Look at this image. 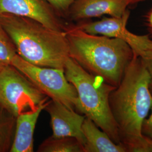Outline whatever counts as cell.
Listing matches in <instances>:
<instances>
[{
    "label": "cell",
    "mask_w": 152,
    "mask_h": 152,
    "mask_svg": "<svg viewBox=\"0 0 152 152\" xmlns=\"http://www.w3.org/2000/svg\"><path fill=\"white\" fill-rule=\"evenodd\" d=\"M151 78L141 58L134 55L109 102L117 126L120 144L127 152H152L142 126L152 108Z\"/></svg>",
    "instance_id": "6da1fadb"
},
{
    "label": "cell",
    "mask_w": 152,
    "mask_h": 152,
    "mask_svg": "<svg viewBox=\"0 0 152 152\" xmlns=\"http://www.w3.org/2000/svg\"><path fill=\"white\" fill-rule=\"evenodd\" d=\"M69 57L90 73L117 87L134 53L119 38L86 32L76 26L65 28Z\"/></svg>",
    "instance_id": "7a4b0ae2"
},
{
    "label": "cell",
    "mask_w": 152,
    "mask_h": 152,
    "mask_svg": "<svg viewBox=\"0 0 152 152\" xmlns=\"http://www.w3.org/2000/svg\"><path fill=\"white\" fill-rule=\"evenodd\" d=\"M0 20L17 53L34 65L64 69L69 57L64 31L45 26L26 17L0 14Z\"/></svg>",
    "instance_id": "3957f363"
},
{
    "label": "cell",
    "mask_w": 152,
    "mask_h": 152,
    "mask_svg": "<svg viewBox=\"0 0 152 152\" xmlns=\"http://www.w3.org/2000/svg\"><path fill=\"white\" fill-rule=\"evenodd\" d=\"M64 70L66 79L76 88L78 113L92 120L114 142L121 145L109 102V95L116 87L90 73L70 57L66 61Z\"/></svg>",
    "instance_id": "277c9868"
},
{
    "label": "cell",
    "mask_w": 152,
    "mask_h": 152,
    "mask_svg": "<svg viewBox=\"0 0 152 152\" xmlns=\"http://www.w3.org/2000/svg\"><path fill=\"white\" fill-rule=\"evenodd\" d=\"M50 98L13 65L0 70V105L15 117L34 111Z\"/></svg>",
    "instance_id": "5b68a950"
},
{
    "label": "cell",
    "mask_w": 152,
    "mask_h": 152,
    "mask_svg": "<svg viewBox=\"0 0 152 152\" xmlns=\"http://www.w3.org/2000/svg\"><path fill=\"white\" fill-rule=\"evenodd\" d=\"M52 100L78 112L79 100L76 88L65 77L64 69L34 65L18 54L11 63Z\"/></svg>",
    "instance_id": "8992f818"
},
{
    "label": "cell",
    "mask_w": 152,
    "mask_h": 152,
    "mask_svg": "<svg viewBox=\"0 0 152 152\" xmlns=\"http://www.w3.org/2000/svg\"><path fill=\"white\" fill-rule=\"evenodd\" d=\"M130 12L121 17L105 18L98 21L83 23L76 27L86 32L119 38L127 44L134 54L145 60L152 58V40L147 35H137L127 28Z\"/></svg>",
    "instance_id": "52a82bcc"
},
{
    "label": "cell",
    "mask_w": 152,
    "mask_h": 152,
    "mask_svg": "<svg viewBox=\"0 0 152 152\" xmlns=\"http://www.w3.org/2000/svg\"><path fill=\"white\" fill-rule=\"evenodd\" d=\"M26 17L59 31L65 28L57 12L45 0H0V14Z\"/></svg>",
    "instance_id": "ba28073f"
},
{
    "label": "cell",
    "mask_w": 152,
    "mask_h": 152,
    "mask_svg": "<svg viewBox=\"0 0 152 152\" xmlns=\"http://www.w3.org/2000/svg\"><path fill=\"white\" fill-rule=\"evenodd\" d=\"M50 115L53 130L52 136L55 137H71L82 144L85 137L82 127L86 116L66 107L58 101L50 99L44 109Z\"/></svg>",
    "instance_id": "9c48e42d"
},
{
    "label": "cell",
    "mask_w": 152,
    "mask_h": 152,
    "mask_svg": "<svg viewBox=\"0 0 152 152\" xmlns=\"http://www.w3.org/2000/svg\"><path fill=\"white\" fill-rule=\"evenodd\" d=\"M126 0H76L67 14L73 20H82L103 15L121 17L128 11Z\"/></svg>",
    "instance_id": "30bf717a"
},
{
    "label": "cell",
    "mask_w": 152,
    "mask_h": 152,
    "mask_svg": "<svg viewBox=\"0 0 152 152\" xmlns=\"http://www.w3.org/2000/svg\"><path fill=\"white\" fill-rule=\"evenodd\" d=\"M47 103L37 110L16 117V128L13 143L10 152H33L34 132L41 112Z\"/></svg>",
    "instance_id": "8fae6325"
},
{
    "label": "cell",
    "mask_w": 152,
    "mask_h": 152,
    "mask_svg": "<svg viewBox=\"0 0 152 152\" xmlns=\"http://www.w3.org/2000/svg\"><path fill=\"white\" fill-rule=\"evenodd\" d=\"M82 132L85 137L84 152H127L125 147L117 144L92 120L86 117Z\"/></svg>",
    "instance_id": "7c38bea8"
},
{
    "label": "cell",
    "mask_w": 152,
    "mask_h": 152,
    "mask_svg": "<svg viewBox=\"0 0 152 152\" xmlns=\"http://www.w3.org/2000/svg\"><path fill=\"white\" fill-rule=\"evenodd\" d=\"M16 117L0 105V152L10 151L16 128Z\"/></svg>",
    "instance_id": "4fadbf2b"
},
{
    "label": "cell",
    "mask_w": 152,
    "mask_h": 152,
    "mask_svg": "<svg viewBox=\"0 0 152 152\" xmlns=\"http://www.w3.org/2000/svg\"><path fill=\"white\" fill-rule=\"evenodd\" d=\"M38 152H84L81 144L71 137H55L51 136L39 146Z\"/></svg>",
    "instance_id": "5bb4252c"
},
{
    "label": "cell",
    "mask_w": 152,
    "mask_h": 152,
    "mask_svg": "<svg viewBox=\"0 0 152 152\" xmlns=\"http://www.w3.org/2000/svg\"><path fill=\"white\" fill-rule=\"evenodd\" d=\"M17 55L16 48L0 20V65H11Z\"/></svg>",
    "instance_id": "9a60e30c"
},
{
    "label": "cell",
    "mask_w": 152,
    "mask_h": 152,
    "mask_svg": "<svg viewBox=\"0 0 152 152\" xmlns=\"http://www.w3.org/2000/svg\"><path fill=\"white\" fill-rule=\"evenodd\" d=\"M57 12L67 13L76 0H45Z\"/></svg>",
    "instance_id": "2e32d148"
},
{
    "label": "cell",
    "mask_w": 152,
    "mask_h": 152,
    "mask_svg": "<svg viewBox=\"0 0 152 152\" xmlns=\"http://www.w3.org/2000/svg\"><path fill=\"white\" fill-rule=\"evenodd\" d=\"M150 115L145 119L142 126V134L144 137L152 144V108Z\"/></svg>",
    "instance_id": "e0dca14e"
},
{
    "label": "cell",
    "mask_w": 152,
    "mask_h": 152,
    "mask_svg": "<svg viewBox=\"0 0 152 152\" xmlns=\"http://www.w3.org/2000/svg\"><path fill=\"white\" fill-rule=\"evenodd\" d=\"M145 65L147 67V70L149 72L150 78H151V84H150V88L151 91H152V58L143 60Z\"/></svg>",
    "instance_id": "ac0fdd59"
},
{
    "label": "cell",
    "mask_w": 152,
    "mask_h": 152,
    "mask_svg": "<svg viewBox=\"0 0 152 152\" xmlns=\"http://www.w3.org/2000/svg\"><path fill=\"white\" fill-rule=\"evenodd\" d=\"M148 23L150 26V27L152 29V10L149 12V13L148 14Z\"/></svg>",
    "instance_id": "d6986e66"
},
{
    "label": "cell",
    "mask_w": 152,
    "mask_h": 152,
    "mask_svg": "<svg viewBox=\"0 0 152 152\" xmlns=\"http://www.w3.org/2000/svg\"><path fill=\"white\" fill-rule=\"evenodd\" d=\"M126 1H127V2L129 3V4L130 5H131V4H136V3H138V2H143V1H149V0H126Z\"/></svg>",
    "instance_id": "ffe728a7"
},
{
    "label": "cell",
    "mask_w": 152,
    "mask_h": 152,
    "mask_svg": "<svg viewBox=\"0 0 152 152\" xmlns=\"http://www.w3.org/2000/svg\"><path fill=\"white\" fill-rule=\"evenodd\" d=\"M3 66V65H0V70H1V69L2 68V67Z\"/></svg>",
    "instance_id": "44dd1931"
}]
</instances>
